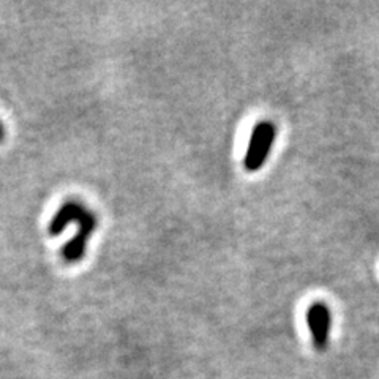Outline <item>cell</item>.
I'll use <instances>...</instances> for the list:
<instances>
[{"mask_svg":"<svg viewBox=\"0 0 379 379\" xmlns=\"http://www.w3.org/2000/svg\"><path fill=\"white\" fill-rule=\"evenodd\" d=\"M307 324L312 333L313 346L318 351H324L331 338L332 315L324 302H316L307 312Z\"/></svg>","mask_w":379,"mask_h":379,"instance_id":"obj_2","label":"cell"},{"mask_svg":"<svg viewBox=\"0 0 379 379\" xmlns=\"http://www.w3.org/2000/svg\"><path fill=\"white\" fill-rule=\"evenodd\" d=\"M4 138V128H2V123H0V141H2Z\"/></svg>","mask_w":379,"mask_h":379,"instance_id":"obj_5","label":"cell"},{"mask_svg":"<svg viewBox=\"0 0 379 379\" xmlns=\"http://www.w3.org/2000/svg\"><path fill=\"white\" fill-rule=\"evenodd\" d=\"M78 223H79L78 234L62 248V258H64L67 263H78V261L84 258L87 242H89L97 228V216L90 209H87Z\"/></svg>","mask_w":379,"mask_h":379,"instance_id":"obj_3","label":"cell"},{"mask_svg":"<svg viewBox=\"0 0 379 379\" xmlns=\"http://www.w3.org/2000/svg\"><path fill=\"white\" fill-rule=\"evenodd\" d=\"M87 207L84 206L83 202L70 200L67 201L65 204H62L60 209L57 210V214L54 215L53 221L49 223V234L51 235H59L64 229L70 225L73 221H79L81 216L85 212Z\"/></svg>","mask_w":379,"mask_h":379,"instance_id":"obj_4","label":"cell"},{"mask_svg":"<svg viewBox=\"0 0 379 379\" xmlns=\"http://www.w3.org/2000/svg\"><path fill=\"white\" fill-rule=\"evenodd\" d=\"M275 136L277 127L273 122L261 120L254 125L244 158V167L248 172H256L264 166L275 142Z\"/></svg>","mask_w":379,"mask_h":379,"instance_id":"obj_1","label":"cell"}]
</instances>
